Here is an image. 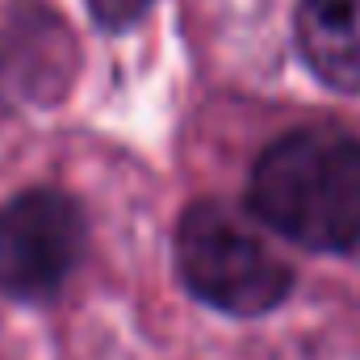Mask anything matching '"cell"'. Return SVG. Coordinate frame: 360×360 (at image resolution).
<instances>
[{"label": "cell", "instance_id": "5b68a950", "mask_svg": "<svg viewBox=\"0 0 360 360\" xmlns=\"http://www.w3.org/2000/svg\"><path fill=\"white\" fill-rule=\"evenodd\" d=\"M151 0H89V13L101 30H126L147 13Z\"/></svg>", "mask_w": 360, "mask_h": 360}, {"label": "cell", "instance_id": "6da1fadb", "mask_svg": "<svg viewBox=\"0 0 360 360\" xmlns=\"http://www.w3.org/2000/svg\"><path fill=\"white\" fill-rule=\"evenodd\" d=\"M248 210L281 239L310 252L360 243V139L340 126H302L260 151Z\"/></svg>", "mask_w": 360, "mask_h": 360}, {"label": "cell", "instance_id": "3957f363", "mask_svg": "<svg viewBox=\"0 0 360 360\" xmlns=\"http://www.w3.org/2000/svg\"><path fill=\"white\" fill-rule=\"evenodd\" d=\"M89 243L84 210L59 188H25L0 210V289L21 302L55 297Z\"/></svg>", "mask_w": 360, "mask_h": 360}, {"label": "cell", "instance_id": "277c9868", "mask_svg": "<svg viewBox=\"0 0 360 360\" xmlns=\"http://www.w3.org/2000/svg\"><path fill=\"white\" fill-rule=\"evenodd\" d=\"M293 38L327 89L360 92V0H302Z\"/></svg>", "mask_w": 360, "mask_h": 360}, {"label": "cell", "instance_id": "7a4b0ae2", "mask_svg": "<svg viewBox=\"0 0 360 360\" xmlns=\"http://www.w3.org/2000/svg\"><path fill=\"white\" fill-rule=\"evenodd\" d=\"M176 269L197 302L235 319L269 314L293 289V269L222 201H197L180 214Z\"/></svg>", "mask_w": 360, "mask_h": 360}]
</instances>
